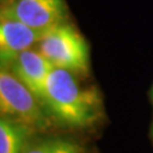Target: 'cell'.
Wrapping results in <instances>:
<instances>
[{
    "label": "cell",
    "instance_id": "6da1fadb",
    "mask_svg": "<svg viewBox=\"0 0 153 153\" xmlns=\"http://www.w3.org/2000/svg\"><path fill=\"white\" fill-rule=\"evenodd\" d=\"M43 102L60 121L71 127H88L99 116V98L93 90L78 85L73 73L55 67L50 73Z\"/></svg>",
    "mask_w": 153,
    "mask_h": 153
},
{
    "label": "cell",
    "instance_id": "7a4b0ae2",
    "mask_svg": "<svg viewBox=\"0 0 153 153\" xmlns=\"http://www.w3.org/2000/svg\"><path fill=\"white\" fill-rule=\"evenodd\" d=\"M38 47L39 51L53 67L71 73H88V45L85 39L71 25L62 23L49 30Z\"/></svg>",
    "mask_w": 153,
    "mask_h": 153
},
{
    "label": "cell",
    "instance_id": "3957f363",
    "mask_svg": "<svg viewBox=\"0 0 153 153\" xmlns=\"http://www.w3.org/2000/svg\"><path fill=\"white\" fill-rule=\"evenodd\" d=\"M40 99L7 68L0 71V110L2 117L30 131H42L48 123L39 104Z\"/></svg>",
    "mask_w": 153,
    "mask_h": 153
},
{
    "label": "cell",
    "instance_id": "277c9868",
    "mask_svg": "<svg viewBox=\"0 0 153 153\" xmlns=\"http://www.w3.org/2000/svg\"><path fill=\"white\" fill-rule=\"evenodd\" d=\"M1 15L15 18L33 28L49 31L65 23L67 7L65 0H11Z\"/></svg>",
    "mask_w": 153,
    "mask_h": 153
},
{
    "label": "cell",
    "instance_id": "5b68a950",
    "mask_svg": "<svg viewBox=\"0 0 153 153\" xmlns=\"http://www.w3.org/2000/svg\"><path fill=\"white\" fill-rule=\"evenodd\" d=\"M48 31L28 26L15 18L1 15L0 22V59L1 65H11L25 50L39 43Z\"/></svg>",
    "mask_w": 153,
    "mask_h": 153
},
{
    "label": "cell",
    "instance_id": "8992f818",
    "mask_svg": "<svg viewBox=\"0 0 153 153\" xmlns=\"http://www.w3.org/2000/svg\"><path fill=\"white\" fill-rule=\"evenodd\" d=\"M53 68L39 50L32 48L19 53L11 64L13 74L42 101L48 77Z\"/></svg>",
    "mask_w": 153,
    "mask_h": 153
},
{
    "label": "cell",
    "instance_id": "52a82bcc",
    "mask_svg": "<svg viewBox=\"0 0 153 153\" xmlns=\"http://www.w3.org/2000/svg\"><path fill=\"white\" fill-rule=\"evenodd\" d=\"M25 127L2 117L0 120V153H22Z\"/></svg>",
    "mask_w": 153,
    "mask_h": 153
},
{
    "label": "cell",
    "instance_id": "ba28073f",
    "mask_svg": "<svg viewBox=\"0 0 153 153\" xmlns=\"http://www.w3.org/2000/svg\"><path fill=\"white\" fill-rule=\"evenodd\" d=\"M22 153H84L79 144L62 138H52L24 148Z\"/></svg>",
    "mask_w": 153,
    "mask_h": 153
},
{
    "label": "cell",
    "instance_id": "9c48e42d",
    "mask_svg": "<svg viewBox=\"0 0 153 153\" xmlns=\"http://www.w3.org/2000/svg\"><path fill=\"white\" fill-rule=\"evenodd\" d=\"M152 99H153V90H152Z\"/></svg>",
    "mask_w": 153,
    "mask_h": 153
}]
</instances>
